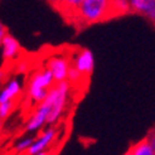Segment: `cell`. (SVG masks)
<instances>
[{"mask_svg": "<svg viewBox=\"0 0 155 155\" xmlns=\"http://www.w3.org/2000/svg\"><path fill=\"white\" fill-rule=\"evenodd\" d=\"M76 14L86 24L102 21L104 19L111 17L110 0H84L77 9Z\"/></svg>", "mask_w": 155, "mask_h": 155, "instance_id": "obj_1", "label": "cell"}, {"mask_svg": "<svg viewBox=\"0 0 155 155\" xmlns=\"http://www.w3.org/2000/svg\"><path fill=\"white\" fill-rule=\"evenodd\" d=\"M69 87H71V83H69L68 80L56 83V97H54L52 110H51L49 116H48V122H47L48 125L56 124L61 119V116L63 115L67 101H68Z\"/></svg>", "mask_w": 155, "mask_h": 155, "instance_id": "obj_2", "label": "cell"}, {"mask_svg": "<svg viewBox=\"0 0 155 155\" xmlns=\"http://www.w3.org/2000/svg\"><path fill=\"white\" fill-rule=\"evenodd\" d=\"M49 87H47L43 76H42V69L35 72L28 83V97L32 100V102L39 105L42 101H44L45 97L48 96Z\"/></svg>", "mask_w": 155, "mask_h": 155, "instance_id": "obj_3", "label": "cell"}, {"mask_svg": "<svg viewBox=\"0 0 155 155\" xmlns=\"http://www.w3.org/2000/svg\"><path fill=\"white\" fill-rule=\"evenodd\" d=\"M56 135H57V130L54 127L45 129L39 136L35 137L33 145L29 148L27 154H29V155H43V154H45L47 149L53 144L54 139H56Z\"/></svg>", "mask_w": 155, "mask_h": 155, "instance_id": "obj_4", "label": "cell"}, {"mask_svg": "<svg viewBox=\"0 0 155 155\" xmlns=\"http://www.w3.org/2000/svg\"><path fill=\"white\" fill-rule=\"evenodd\" d=\"M72 66H74L78 71L82 73L83 77L90 76L94 72L95 67V57L90 49H80L74 53V57L72 61Z\"/></svg>", "mask_w": 155, "mask_h": 155, "instance_id": "obj_5", "label": "cell"}, {"mask_svg": "<svg viewBox=\"0 0 155 155\" xmlns=\"http://www.w3.org/2000/svg\"><path fill=\"white\" fill-rule=\"evenodd\" d=\"M47 67L52 71L54 78H56V82H61L68 78L71 63H69V59L63 56H53L52 58H49Z\"/></svg>", "mask_w": 155, "mask_h": 155, "instance_id": "obj_6", "label": "cell"}, {"mask_svg": "<svg viewBox=\"0 0 155 155\" xmlns=\"http://www.w3.org/2000/svg\"><path fill=\"white\" fill-rule=\"evenodd\" d=\"M20 52L19 42L10 34H6L2 39V53L3 58L6 61H12L17 58V56Z\"/></svg>", "mask_w": 155, "mask_h": 155, "instance_id": "obj_7", "label": "cell"}, {"mask_svg": "<svg viewBox=\"0 0 155 155\" xmlns=\"http://www.w3.org/2000/svg\"><path fill=\"white\" fill-rule=\"evenodd\" d=\"M21 92V84L17 78H13L8 82L0 92V102L14 101Z\"/></svg>", "mask_w": 155, "mask_h": 155, "instance_id": "obj_8", "label": "cell"}, {"mask_svg": "<svg viewBox=\"0 0 155 155\" xmlns=\"http://www.w3.org/2000/svg\"><path fill=\"white\" fill-rule=\"evenodd\" d=\"M126 154H129V155H155V150L148 137V139H144V140L133 145L127 150Z\"/></svg>", "mask_w": 155, "mask_h": 155, "instance_id": "obj_9", "label": "cell"}, {"mask_svg": "<svg viewBox=\"0 0 155 155\" xmlns=\"http://www.w3.org/2000/svg\"><path fill=\"white\" fill-rule=\"evenodd\" d=\"M111 4V17L125 15L131 12L130 0H110Z\"/></svg>", "mask_w": 155, "mask_h": 155, "instance_id": "obj_10", "label": "cell"}, {"mask_svg": "<svg viewBox=\"0 0 155 155\" xmlns=\"http://www.w3.org/2000/svg\"><path fill=\"white\" fill-rule=\"evenodd\" d=\"M155 4V0H130L131 12L136 14L146 15Z\"/></svg>", "mask_w": 155, "mask_h": 155, "instance_id": "obj_11", "label": "cell"}, {"mask_svg": "<svg viewBox=\"0 0 155 155\" xmlns=\"http://www.w3.org/2000/svg\"><path fill=\"white\" fill-rule=\"evenodd\" d=\"M34 140H35V137H33V136H24V137H21V139H19L18 141H15V144L13 145V150L15 153H19V154H21V153L27 154L29 148L33 145Z\"/></svg>", "mask_w": 155, "mask_h": 155, "instance_id": "obj_12", "label": "cell"}, {"mask_svg": "<svg viewBox=\"0 0 155 155\" xmlns=\"http://www.w3.org/2000/svg\"><path fill=\"white\" fill-rule=\"evenodd\" d=\"M84 0H56V3L59 4L64 10L77 12V9L82 5Z\"/></svg>", "mask_w": 155, "mask_h": 155, "instance_id": "obj_13", "label": "cell"}, {"mask_svg": "<svg viewBox=\"0 0 155 155\" xmlns=\"http://www.w3.org/2000/svg\"><path fill=\"white\" fill-rule=\"evenodd\" d=\"M12 110H13V101L0 102V119L2 120L6 119L10 115Z\"/></svg>", "mask_w": 155, "mask_h": 155, "instance_id": "obj_14", "label": "cell"}, {"mask_svg": "<svg viewBox=\"0 0 155 155\" xmlns=\"http://www.w3.org/2000/svg\"><path fill=\"white\" fill-rule=\"evenodd\" d=\"M82 77H83L82 73L74 66L71 64V68H69V72H68V78H67L69 81V83H77Z\"/></svg>", "mask_w": 155, "mask_h": 155, "instance_id": "obj_15", "label": "cell"}, {"mask_svg": "<svg viewBox=\"0 0 155 155\" xmlns=\"http://www.w3.org/2000/svg\"><path fill=\"white\" fill-rule=\"evenodd\" d=\"M145 17H146V18H148V19H149L150 21H153V23H154V24H155V4L153 5V8H151V9L149 10V13H148V14H146V15H145Z\"/></svg>", "mask_w": 155, "mask_h": 155, "instance_id": "obj_16", "label": "cell"}, {"mask_svg": "<svg viewBox=\"0 0 155 155\" xmlns=\"http://www.w3.org/2000/svg\"><path fill=\"white\" fill-rule=\"evenodd\" d=\"M8 34V32H6V28L3 25V24H0V41L3 39V38L5 37Z\"/></svg>", "mask_w": 155, "mask_h": 155, "instance_id": "obj_17", "label": "cell"}, {"mask_svg": "<svg viewBox=\"0 0 155 155\" xmlns=\"http://www.w3.org/2000/svg\"><path fill=\"white\" fill-rule=\"evenodd\" d=\"M149 140H150V143H151V145H153V148H154V150H155V133H153V134L149 136Z\"/></svg>", "mask_w": 155, "mask_h": 155, "instance_id": "obj_18", "label": "cell"}]
</instances>
